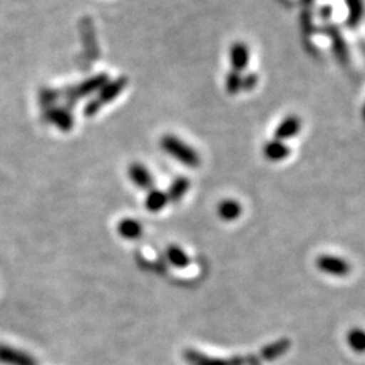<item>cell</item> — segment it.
<instances>
[{"instance_id":"obj_1","label":"cell","mask_w":365,"mask_h":365,"mask_svg":"<svg viewBox=\"0 0 365 365\" xmlns=\"http://www.w3.org/2000/svg\"><path fill=\"white\" fill-rule=\"evenodd\" d=\"M160 144H161L163 150H165L170 157L180 161L185 167H188V168L199 167L200 157L190 145L185 144L180 138L168 134L161 138Z\"/></svg>"},{"instance_id":"obj_2","label":"cell","mask_w":365,"mask_h":365,"mask_svg":"<svg viewBox=\"0 0 365 365\" xmlns=\"http://www.w3.org/2000/svg\"><path fill=\"white\" fill-rule=\"evenodd\" d=\"M317 267L321 272L334 277H345L351 272V264L348 261L331 255L319 256L317 260Z\"/></svg>"},{"instance_id":"obj_3","label":"cell","mask_w":365,"mask_h":365,"mask_svg":"<svg viewBox=\"0 0 365 365\" xmlns=\"http://www.w3.org/2000/svg\"><path fill=\"white\" fill-rule=\"evenodd\" d=\"M185 361L190 365H244V359H212L203 353L188 351L185 353Z\"/></svg>"},{"instance_id":"obj_4","label":"cell","mask_w":365,"mask_h":365,"mask_svg":"<svg viewBox=\"0 0 365 365\" xmlns=\"http://www.w3.org/2000/svg\"><path fill=\"white\" fill-rule=\"evenodd\" d=\"M126 84H128L126 78H118L117 80H114L111 83H106L105 86L102 87V90L99 91L98 98H95V99L103 107L107 103L113 102L118 95L125 90Z\"/></svg>"},{"instance_id":"obj_5","label":"cell","mask_w":365,"mask_h":365,"mask_svg":"<svg viewBox=\"0 0 365 365\" xmlns=\"http://www.w3.org/2000/svg\"><path fill=\"white\" fill-rule=\"evenodd\" d=\"M129 178L141 190H150L153 187V178L148 168L141 163H134L129 167Z\"/></svg>"},{"instance_id":"obj_6","label":"cell","mask_w":365,"mask_h":365,"mask_svg":"<svg viewBox=\"0 0 365 365\" xmlns=\"http://www.w3.org/2000/svg\"><path fill=\"white\" fill-rule=\"evenodd\" d=\"M230 63L233 66V71L242 72L249 64V49L247 43L244 42H235L230 48Z\"/></svg>"},{"instance_id":"obj_7","label":"cell","mask_w":365,"mask_h":365,"mask_svg":"<svg viewBox=\"0 0 365 365\" xmlns=\"http://www.w3.org/2000/svg\"><path fill=\"white\" fill-rule=\"evenodd\" d=\"M118 233L126 240H135L143 235V226L141 223L131 218L122 220L118 225Z\"/></svg>"},{"instance_id":"obj_8","label":"cell","mask_w":365,"mask_h":365,"mask_svg":"<svg viewBox=\"0 0 365 365\" xmlns=\"http://www.w3.org/2000/svg\"><path fill=\"white\" fill-rule=\"evenodd\" d=\"M49 118L52 120L53 123L61 129V130L69 131L73 128V117L71 114L69 110L66 108H56L51 111Z\"/></svg>"},{"instance_id":"obj_9","label":"cell","mask_w":365,"mask_h":365,"mask_svg":"<svg viewBox=\"0 0 365 365\" xmlns=\"http://www.w3.org/2000/svg\"><path fill=\"white\" fill-rule=\"evenodd\" d=\"M168 202H170V199L165 192L158 191V190H152L146 196L145 206L150 212H158L167 206Z\"/></svg>"},{"instance_id":"obj_10","label":"cell","mask_w":365,"mask_h":365,"mask_svg":"<svg viewBox=\"0 0 365 365\" xmlns=\"http://www.w3.org/2000/svg\"><path fill=\"white\" fill-rule=\"evenodd\" d=\"M242 212V207L233 199L223 200L218 206V214L223 221H235Z\"/></svg>"},{"instance_id":"obj_11","label":"cell","mask_w":365,"mask_h":365,"mask_svg":"<svg viewBox=\"0 0 365 365\" xmlns=\"http://www.w3.org/2000/svg\"><path fill=\"white\" fill-rule=\"evenodd\" d=\"M299 126L298 118H286V119L277 126V129H276V138L280 141V140H286V138H289V137H294L295 134H298Z\"/></svg>"},{"instance_id":"obj_12","label":"cell","mask_w":365,"mask_h":365,"mask_svg":"<svg viewBox=\"0 0 365 365\" xmlns=\"http://www.w3.org/2000/svg\"><path fill=\"white\" fill-rule=\"evenodd\" d=\"M106 83H107L106 75H98V76L90 78V80H86L84 83H81V86H78L76 95L78 96H86V95L92 93V92L101 91Z\"/></svg>"},{"instance_id":"obj_13","label":"cell","mask_w":365,"mask_h":365,"mask_svg":"<svg viewBox=\"0 0 365 365\" xmlns=\"http://www.w3.org/2000/svg\"><path fill=\"white\" fill-rule=\"evenodd\" d=\"M264 155L271 161H280L288 156V148L282 141H269L264 148Z\"/></svg>"},{"instance_id":"obj_14","label":"cell","mask_w":365,"mask_h":365,"mask_svg":"<svg viewBox=\"0 0 365 365\" xmlns=\"http://www.w3.org/2000/svg\"><path fill=\"white\" fill-rule=\"evenodd\" d=\"M346 342L353 352L365 353V330L360 327H354L346 334Z\"/></svg>"},{"instance_id":"obj_15","label":"cell","mask_w":365,"mask_h":365,"mask_svg":"<svg viewBox=\"0 0 365 365\" xmlns=\"http://www.w3.org/2000/svg\"><path fill=\"white\" fill-rule=\"evenodd\" d=\"M188 190H190V180L182 176L170 184L167 195L170 202H180L184 195L188 192Z\"/></svg>"},{"instance_id":"obj_16","label":"cell","mask_w":365,"mask_h":365,"mask_svg":"<svg viewBox=\"0 0 365 365\" xmlns=\"http://www.w3.org/2000/svg\"><path fill=\"white\" fill-rule=\"evenodd\" d=\"M167 257L170 264L178 268H184L190 264V257L184 253V250L179 247H175V245L170 247L167 250Z\"/></svg>"},{"instance_id":"obj_17","label":"cell","mask_w":365,"mask_h":365,"mask_svg":"<svg viewBox=\"0 0 365 365\" xmlns=\"http://www.w3.org/2000/svg\"><path fill=\"white\" fill-rule=\"evenodd\" d=\"M288 345H289V342H288L287 339H282V341H279L276 344H272L271 346L265 348L261 352V356L267 357L268 360H272V359H276V357H279V356H282L283 353L286 352L288 349Z\"/></svg>"},{"instance_id":"obj_18","label":"cell","mask_w":365,"mask_h":365,"mask_svg":"<svg viewBox=\"0 0 365 365\" xmlns=\"http://www.w3.org/2000/svg\"><path fill=\"white\" fill-rule=\"evenodd\" d=\"M226 90L230 95H237L242 90V76L240 72L232 71L226 76Z\"/></svg>"},{"instance_id":"obj_19","label":"cell","mask_w":365,"mask_h":365,"mask_svg":"<svg viewBox=\"0 0 365 365\" xmlns=\"http://www.w3.org/2000/svg\"><path fill=\"white\" fill-rule=\"evenodd\" d=\"M257 84V76L255 73H249L247 76H242V90L250 91Z\"/></svg>"},{"instance_id":"obj_20","label":"cell","mask_w":365,"mask_h":365,"mask_svg":"<svg viewBox=\"0 0 365 365\" xmlns=\"http://www.w3.org/2000/svg\"><path fill=\"white\" fill-rule=\"evenodd\" d=\"M101 108H102L101 103H99L96 99H93V101H90V102L87 103V106H86L84 114H86L87 117H93Z\"/></svg>"}]
</instances>
